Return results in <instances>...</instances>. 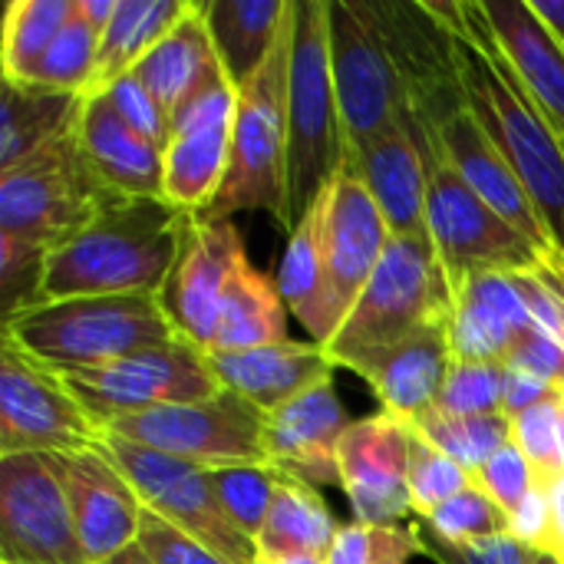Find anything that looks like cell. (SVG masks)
<instances>
[{
	"mask_svg": "<svg viewBox=\"0 0 564 564\" xmlns=\"http://www.w3.org/2000/svg\"><path fill=\"white\" fill-rule=\"evenodd\" d=\"M430 7L449 33L466 106L519 175L555 248L564 251V135L509 63L479 0Z\"/></svg>",
	"mask_w": 564,
	"mask_h": 564,
	"instance_id": "1",
	"label": "cell"
},
{
	"mask_svg": "<svg viewBox=\"0 0 564 564\" xmlns=\"http://www.w3.org/2000/svg\"><path fill=\"white\" fill-rule=\"evenodd\" d=\"M185 212L165 198L116 195L79 235L46 251L40 304L69 297L155 294L165 288Z\"/></svg>",
	"mask_w": 564,
	"mask_h": 564,
	"instance_id": "2",
	"label": "cell"
},
{
	"mask_svg": "<svg viewBox=\"0 0 564 564\" xmlns=\"http://www.w3.org/2000/svg\"><path fill=\"white\" fill-rule=\"evenodd\" d=\"M347 159V135L330 73V0H294L288 86V165L278 225L291 231Z\"/></svg>",
	"mask_w": 564,
	"mask_h": 564,
	"instance_id": "3",
	"label": "cell"
},
{
	"mask_svg": "<svg viewBox=\"0 0 564 564\" xmlns=\"http://www.w3.org/2000/svg\"><path fill=\"white\" fill-rule=\"evenodd\" d=\"M3 340L46 370L102 367L178 340L155 294L43 301L3 321Z\"/></svg>",
	"mask_w": 564,
	"mask_h": 564,
	"instance_id": "4",
	"label": "cell"
},
{
	"mask_svg": "<svg viewBox=\"0 0 564 564\" xmlns=\"http://www.w3.org/2000/svg\"><path fill=\"white\" fill-rule=\"evenodd\" d=\"M294 56V0L281 36L261 69L238 89L231 116V159L215 205L202 215L231 218L235 212L284 208V165H288V86Z\"/></svg>",
	"mask_w": 564,
	"mask_h": 564,
	"instance_id": "5",
	"label": "cell"
},
{
	"mask_svg": "<svg viewBox=\"0 0 564 564\" xmlns=\"http://www.w3.org/2000/svg\"><path fill=\"white\" fill-rule=\"evenodd\" d=\"M406 126L420 145L426 165V218L433 248L456 288L463 278L476 271H532L539 268L542 254L532 248L525 235H519L496 208L466 185V178L449 165L443 155L433 126L416 112L406 109Z\"/></svg>",
	"mask_w": 564,
	"mask_h": 564,
	"instance_id": "6",
	"label": "cell"
},
{
	"mask_svg": "<svg viewBox=\"0 0 564 564\" xmlns=\"http://www.w3.org/2000/svg\"><path fill=\"white\" fill-rule=\"evenodd\" d=\"M112 198L116 192L89 169L79 135L69 129L0 172V235L53 251L79 235Z\"/></svg>",
	"mask_w": 564,
	"mask_h": 564,
	"instance_id": "7",
	"label": "cell"
},
{
	"mask_svg": "<svg viewBox=\"0 0 564 564\" xmlns=\"http://www.w3.org/2000/svg\"><path fill=\"white\" fill-rule=\"evenodd\" d=\"M453 284L430 238H393L360 291L337 337L324 347L330 360L397 344L423 327L453 321Z\"/></svg>",
	"mask_w": 564,
	"mask_h": 564,
	"instance_id": "8",
	"label": "cell"
},
{
	"mask_svg": "<svg viewBox=\"0 0 564 564\" xmlns=\"http://www.w3.org/2000/svg\"><path fill=\"white\" fill-rule=\"evenodd\" d=\"M73 400L89 413L96 426H109L122 416H135L155 406L198 403L221 393L208 354L188 340H172L102 367L53 370Z\"/></svg>",
	"mask_w": 564,
	"mask_h": 564,
	"instance_id": "9",
	"label": "cell"
},
{
	"mask_svg": "<svg viewBox=\"0 0 564 564\" xmlns=\"http://www.w3.org/2000/svg\"><path fill=\"white\" fill-rule=\"evenodd\" d=\"M116 469L126 476V482L135 489L142 509L165 519L172 529L185 532L188 539L202 542L208 552L228 564H254L258 549L254 542L225 516V509L215 499V489L208 482V469L135 446L129 440H119L102 430V440L96 443Z\"/></svg>",
	"mask_w": 564,
	"mask_h": 564,
	"instance_id": "10",
	"label": "cell"
},
{
	"mask_svg": "<svg viewBox=\"0 0 564 564\" xmlns=\"http://www.w3.org/2000/svg\"><path fill=\"white\" fill-rule=\"evenodd\" d=\"M330 73L347 149L403 122L410 96L367 0H330Z\"/></svg>",
	"mask_w": 564,
	"mask_h": 564,
	"instance_id": "11",
	"label": "cell"
},
{
	"mask_svg": "<svg viewBox=\"0 0 564 564\" xmlns=\"http://www.w3.org/2000/svg\"><path fill=\"white\" fill-rule=\"evenodd\" d=\"M102 430L135 446L195 463L202 469L268 463L264 413L228 390L198 403H172L122 416Z\"/></svg>",
	"mask_w": 564,
	"mask_h": 564,
	"instance_id": "12",
	"label": "cell"
},
{
	"mask_svg": "<svg viewBox=\"0 0 564 564\" xmlns=\"http://www.w3.org/2000/svg\"><path fill=\"white\" fill-rule=\"evenodd\" d=\"M102 440V426L73 400L63 380L23 357L13 344L0 347V456L83 453Z\"/></svg>",
	"mask_w": 564,
	"mask_h": 564,
	"instance_id": "13",
	"label": "cell"
},
{
	"mask_svg": "<svg viewBox=\"0 0 564 564\" xmlns=\"http://www.w3.org/2000/svg\"><path fill=\"white\" fill-rule=\"evenodd\" d=\"M0 564H89L53 456H0Z\"/></svg>",
	"mask_w": 564,
	"mask_h": 564,
	"instance_id": "14",
	"label": "cell"
},
{
	"mask_svg": "<svg viewBox=\"0 0 564 564\" xmlns=\"http://www.w3.org/2000/svg\"><path fill=\"white\" fill-rule=\"evenodd\" d=\"M245 254V241L231 218L185 215L178 258L159 291V304L175 334L205 354L215 347L221 301Z\"/></svg>",
	"mask_w": 564,
	"mask_h": 564,
	"instance_id": "15",
	"label": "cell"
},
{
	"mask_svg": "<svg viewBox=\"0 0 564 564\" xmlns=\"http://www.w3.org/2000/svg\"><path fill=\"white\" fill-rule=\"evenodd\" d=\"M238 89L221 83L172 116V135L162 149V198L185 215L215 205L231 159V116Z\"/></svg>",
	"mask_w": 564,
	"mask_h": 564,
	"instance_id": "16",
	"label": "cell"
},
{
	"mask_svg": "<svg viewBox=\"0 0 564 564\" xmlns=\"http://www.w3.org/2000/svg\"><path fill=\"white\" fill-rule=\"evenodd\" d=\"M410 423L373 413L354 420L340 443V492L354 522L400 525L413 512L410 496Z\"/></svg>",
	"mask_w": 564,
	"mask_h": 564,
	"instance_id": "17",
	"label": "cell"
},
{
	"mask_svg": "<svg viewBox=\"0 0 564 564\" xmlns=\"http://www.w3.org/2000/svg\"><path fill=\"white\" fill-rule=\"evenodd\" d=\"M390 241V228L367 192L360 172L354 169L350 155L337 169L330 182V205H327V297H330V327L334 337L347 314L354 311L360 291L373 278L383 251Z\"/></svg>",
	"mask_w": 564,
	"mask_h": 564,
	"instance_id": "18",
	"label": "cell"
},
{
	"mask_svg": "<svg viewBox=\"0 0 564 564\" xmlns=\"http://www.w3.org/2000/svg\"><path fill=\"white\" fill-rule=\"evenodd\" d=\"M423 119L433 126V135H436L443 155L466 178V185L473 192H479L496 208V215H502L519 235H525L532 241V248L545 258L555 248V241H552L535 202L522 188L519 175L502 159L499 145L489 139V132L482 129L476 112L466 106V96L459 102L440 109L436 116H423Z\"/></svg>",
	"mask_w": 564,
	"mask_h": 564,
	"instance_id": "19",
	"label": "cell"
},
{
	"mask_svg": "<svg viewBox=\"0 0 564 564\" xmlns=\"http://www.w3.org/2000/svg\"><path fill=\"white\" fill-rule=\"evenodd\" d=\"M53 466L89 564L109 562L112 555L139 542L145 509L102 449L93 446L83 453H56Z\"/></svg>",
	"mask_w": 564,
	"mask_h": 564,
	"instance_id": "20",
	"label": "cell"
},
{
	"mask_svg": "<svg viewBox=\"0 0 564 564\" xmlns=\"http://www.w3.org/2000/svg\"><path fill=\"white\" fill-rule=\"evenodd\" d=\"M350 423L334 377L321 380L288 406L264 413V456L288 476L340 489V443Z\"/></svg>",
	"mask_w": 564,
	"mask_h": 564,
	"instance_id": "21",
	"label": "cell"
},
{
	"mask_svg": "<svg viewBox=\"0 0 564 564\" xmlns=\"http://www.w3.org/2000/svg\"><path fill=\"white\" fill-rule=\"evenodd\" d=\"M449 324L423 327L397 344L360 350L337 360V370H354L370 383L383 413L413 423L436 406L443 380L453 367Z\"/></svg>",
	"mask_w": 564,
	"mask_h": 564,
	"instance_id": "22",
	"label": "cell"
},
{
	"mask_svg": "<svg viewBox=\"0 0 564 564\" xmlns=\"http://www.w3.org/2000/svg\"><path fill=\"white\" fill-rule=\"evenodd\" d=\"M208 367L221 390L238 393L261 413H274L337 373V364L321 344L281 340L258 350L208 354Z\"/></svg>",
	"mask_w": 564,
	"mask_h": 564,
	"instance_id": "23",
	"label": "cell"
},
{
	"mask_svg": "<svg viewBox=\"0 0 564 564\" xmlns=\"http://www.w3.org/2000/svg\"><path fill=\"white\" fill-rule=\"evenodd\" d=\"M354 169L360 172L367 192L373 195L393 238H430L426 218V165L420 145L406 126L387 129L380 139L347 149ZM433 241V238H430Z\"/></svg>",
	"mask_w": 564,
	"mask_h": 564,
	"instance_id": "24",
	"label": "cell"
},
{
	"mask_svg": "<svg viewBox=\"0 0 564 564\" xmlns=\"http://www.w3.org/2000/svg\"><path fill=\"white\" fill-rule=\"evenodd\" d=\"M449 344L456 360H489L506 364L519 337L535 324L525 311L512 274L506 271H476L456 288Z\"/></svg>",
	"mask_w": 564,
	"mask_h": 564,
	"instance_id": "25",
	"label": "cell"
},
{
	"mask_svg": "<svg viewBox=\"0 0 564 564\" xmlns=\"http://www.w3.org/2000/svg\"><path fill=\"white\" fill-rule=\"evenodd\" d=\"M76 135L89 169L109 192L126 198H162V149L139 135L106 93L83 99Z\"/></svg>",
	"mask_w": 564,
	"mask_h": 564,
	"instance_id": "26",
	"label": "cell"
},
{
	"mask_svg": "<svg viewBox=\"0 0 564 564\" xmlns=\"http://www.w3.org/2000/svg\"><path fill=\"white\" fill-rule=\"evenodd\" d=\"M132 76L142 79V86L162 102L169 116L182 112L202 93L221 83H231L215 50L208 20H205V0H195L188 17H182L149 50V56L132 69Z\"/></svg>",
	"mask_w": 564,
	"mask_h": 564,
	"instance_id": "27",
	"label": "cell"
},
{
	"mask_svg": "<svg viewBox=\"0 0 564 564\" xmlns=\"http://www.w3.org/2000/svg\"><path fill=\"white\" fill-rule=\"evenodd\" d=\"M499 46L564 135V46L529 0H479Z\"/></svg>",
	"mask_w": 564,
	"mask_h": 564,
	"instance_id": "28",
	"label": "cell"
},
{
	"mask_svg": "<svg viewBox=\"0 0 564 564\" xmlns=\"http://www.w3.org/2000/svg\"><path fill=\"white\" fill-rule=\"evenodd\" d=\"M327 205H330V185L307 208V215L288 231V248L274 278L284 304L311 334V344H321V347L334 340L330 297H327V251H324Z\"/></svg>",
	"mask_w": 564,
	"mask_h": 564,
	"instance_id": "29",
	"label": "cell"
},
{
	"mask_svg": "<svg viewBox=\"0 0 564 564\" xmlns=\"http://www.w3.org/2000/svg\"><path fill=\"white\" fill-rule=\"evenodd\" d=\"M337 532L340 525L330 506L321 499L317 486L281 473L274 502L254 539V549L258 558H304V555L327 558Z\"/></svg>",
	"mask_w": 564,
	"mask_h": 564,
	"instance_id": "30",
	"label": "cell"
},
{
	"mask_svg": "<svg viewBox=\"0 0 564 564\" xmlns=\"http://www.w3.org/2000/svg\"><path fill=\"white\" fill-rule=\"evenodd\" d=\"M291 0H205V20L235 89H241L274 50Z\"/></svg>",
	"mask_w": 564,
	"mask_h": 564,
	"instance_id": "31",
	"label": "cell"
},
{
	"mask_svg": "<svg viewBox=\"0 0 564 564\" xmlns=\"http://www.w3.org/2000/svg\"><path fill=\"white\" fill-rule=\"evenodd\" d=\"M0 86V172L76 129L86 96L13 79H3Z\"/></svg>",
	"mask_w": 564,
	"mask_h": 564,
	"instance_id": "32",
	"label": "cell"
},
{
	"mask_svg": "<svg viewBox=\"0 0 564 564\" xmlns=\"http://www.w3.org/2000/svg\"><path fill=\"white\" fill-rule=\"evenodd\" d=\"M284 297L278 291V281L261 274L248 254L231 274V284L221 301L218 334L212 354H238V350H258L288 340V314Z\"/></svg>",
	"mask_w": 564,
	"mask_h": 564,
	"instance_id": "33",
	"label": "cell"
},
{
	"mask_svg": "<svg viewBox=\"0 0 564 564\" xmlns=\"http://www.w3.org/2000/svg\"><path fill=\"white\" fill-rule=\"evenodd\" d=\"M192 7L195 0H119L109 26L99 36L96 76H93L89 96L106 93L112 83L129 76L149 56V50L182 17H188Z\"/></svg>",
	"mask_w": 564,
	"mask_h": 564,
	"instance_id": "34",
	"label": "cell"
},
{
	"mask_svg": "<svg viewBox=\"0 0 564 564\" xmlns=\"http://www.w3.org/2000/svg\"><path fill=\"white\" fill-rule=\"evenodd\" d=\"M76 0H10L3 10L0 79L26 83L59 30L69 23Z\"/></svg>",
	"mask_w": 564,
	"mask_h": 564,
	"instance_id": "35",
	"label": "cell"
},
{
	"mask_svg": "<svg viewBox=\"0 0 564 564\" xmlns=\"http://www.w3.org/2000/svg\"><path fill=\"white\" fill-rule=\"evenodd\" d=\"M423 440H430L440 453L459 463L473 479L479 469L512 443V416L489 413V416H453L443 410H426L410 423Z\"/></svg>",
	"mask_w": 564,
	"mask_h": 564,
	"instance_id": "36",
	"label": "cell"
},
{
	"mask_svg": "<svg viewBox=\"0 0 564 564\" xmlns=\"http://www.w3.org/2000/svg\"><path fill=\"white\" fill-rule=\"evenodd\" d=\"M96 53H99V33L73 10L69 23L59 30V36L43 53V59L36 63L26 83L89 96L93 76H96Z\"/></svg>",
	"mask_w": 564,
	"mask_h": 564,
	"instance_id": "37",
	"label": "cell"
},
{
	"mask_svg": "<svg viewBox=\"0 0 564 564\" xmlns=\"http://www.w3.org/2000/svg\"><path fill=\"white\" fill-rule=\"evenodd\" d=\"M278 476H281V469H274L271 463L208 469V482L215 489L218 506L251 542L258 539V532L268 519V509H271L274 489H278Z\"/></svg>",
	"mask_w": 564,
	"mask_h": 564,
	"instance_id": "38",
	"label": "cell"
},
{
	"mask_svg": "<svg viewBox=\"0 0 564 564\" xmlns=\"http://www.w3.org/2000/svg\"><path fill=\"white\" fill-rule=\"evenodd\" d=\"M416 555H423L416 525L347 522L327 552V564H410Z\"/></svg>",
	"mask_w": 564,
	"mask_h": 564,
	"instance_id": "39",
	"label": "cell"
},
{
	"mask_svg": "<svg viewBox=\"0 0 564 564\" xmlns=\"http://www.w3.org/2000/svg\"><path fill=\"white\" fill-rule=\"evenodd\" d=\"M558 403H562V397L512 416V443L529 459V466L535 473V482L542 489H555L564 479V443Z\"/></svg>",
	"mask_w": 564,
	"mask_h": 564,
	"instance_id": "40",
	"label": "cell"
},
{
	"mask_svg": "<svg viewBox=\"0 0 564 564\" xmlns=\"http://www.w3.org/2000/svg\"><path fill=\"white\" fill-rule=\"evenodd\" d=\"M506 393V364L489 360H453L436 410L453 416H489L502 410Z\"/></svg>",
	"mask_w": 564,
	"mask_h": 564,
	"instance_id": "41",
	"label": "cell"
},
{
	"mask_svg": "<svg viewBox=\"0 0 564 564\" xmlns=\"http://www.w3.org/2000/svg\"><path fill=\"white\" fill-rule=\"evenodd\" d=\"M476 479L459 463H453L446 453H440L430 440H423L413 430V436H410V496H413V512L420 519L433 516L440 506H446L453 496H459Z\"/></svg>",
	"mask_w": 564,
	"mask_h": 564,
	"instance_id": "42",
	"label": "cell"
},
{
	"mask_svg": "<svg viewBox=\"0 0 564 564\" xmlns=\"http://www.w3.org/2000/svg\"><path fill=\"white\" fill-rule=\"evenodd\" d=\"M420 522L440 539L456 542V545L509 532V516L489 499V492L479 482H473L469 489H463L459 496H453L446 506H440L433 516Z\"/></svg>",
	"mask_w": 564,
	"mask_h": 564,
	"instance_id": "43",
	"label": "cell"
},
{
	"mask_svg": "<svg viewBox=\"0 0 564 564\" xmlns=\"http://www.w3.org/2000/svg\"><path fill=\"white\" fill-rule=\"evenodd\" d=\"M416 529H420L423 555L436 564H545V558H549V555L529 549L525 542H519L512 532L456 545V542H446L436 532H430L423 522Z\"/></svg>",
	"mask_w": 564,
	"mask_h": 564,
	"instance_id": "44",
	"label": "cell"
},
{
	"mask_svg": "<svg viewBox=\"0 0 564 564\" xmlns=\"http://www.w3.org/2000/svg\"><path fill=\"white\" fill-rule=\"evenodd\" d=\"M43 261H46L43 248L23 245L10 235H0V301H3L0 314H3V321L40 304Z\"/></svg>",
	"mask_w": 564,
	"mask_h": 564,
	"instance_id": "45",
	"label": "cell"
},
{
	"mask_svg": "<svg viewBox=\"0 0 564 564\" xmlns=\"http://www.w3.org/2000/svg\"><path fill=\"white\" fill-rule=\"evenodd\" d=\"M106 96H109V102L116 106V112L139 132V135H145L152 145H159V149H165L169 145V135H172V116L162 109V102L142 86V79L139 76H122L119 83H112L109 89H106Z\"/></svg>",
	"mask_w": 564,
	"mask_h": 564,
	"instance_id": "46",
	"label": "cell"
},
{
	"mask_svg": "<svg viewBox=\"0 0 564 564\" xmlns=\"http://www.w3.org/2000/svg\"><path fill=\"white\" fill-rule=\"evenodd\" d=\"M476 482L489 492V499H492L506 516H512V512L522 506V499L539 486V482H535V473H532V466H529V459L522 456V449H519L516 443H509L506 449H499V453L479 469Z\"/></svg>",
	"mask_w": 564,
	"mask_h": 564,
	"instance_id": "47",
	"label": "cell"
},
{
	"mask_svg": "<svg viewBox=\"0 0 564 564\" xmlns=\"http://www.w3.org/2000/svg\"><path fill=\"white\" fill-rule=\"evenodd\" d=\"M139 545L145 549V555L155 564H228L225 558H218L215 552H208L202 542H195L185 532L172 529L165 519H159L149 509L142 512Z\"/></svg>",
	"mask_w": 564,
	"mask_h": 564,
	"instance_id": "48",
	"label": "cell"
},
{
	"mask_svg": "<svg viewBox=\"0 0 564 564\" xmlns=\"http://www.w3.org/2000/svg\"><path fill=\"white\" fill-rule=\"evenodd\" d=\"M506 364H516V367L549 380L552 387H558L564 393V340H558L549 330H542L539 324H532L519 337V344H516V350H512V357Z\"/></svg>",
	"mask_w": 564,
	"mask_h": 564,
	"instance_id": "49",
	"label": "cell"
},
{
	"mask_svg": "<svg viewBox=\"0 0 564 564\" xmlns=\"http://www.w3.org/2000/svg\"><path fill=\"white\" fill-rule=\"evenodd\" d=\"M509 532L525 542L529 549L552 555V542H555V519H552V492L535 486L522 506L509 516Z\"/></svg>",
	"mask_w": 564,
	"mask_h": 564,
	"instance_id": "50",
	"label": "cell"
},
{
	"mask_svg": "<svg viewBox=\"0 0 564 564\" xmlns=\"http://www.w3.org/2000/svg\"><path fill=\"white\" fill-rule=\"evenodd\" d=\"M562 390L552 387L549 380L516 367V364H506V393H502V410L506 416H519L532 406H542L549 400H558Z\"/></svg>",
	"mask_w": 564,
	"mask_h": 564,
	"instance_id": "51",
	"label": "cell"
},
{
	"mask_svg": "<svg viewBox=\"0 0 564 564\" xmlns=\"http://www.w3.org/2000/svg\"><path fill=\"white\" fill-rule=\"evenodd\" d=\"M116 3L119 0H76V13L102 36V30L109 26V20L116 13Z\"/></svg>",
	"mask_w": 564,
	"mask_h": 564,
	"instance_id": "52",
	"label": "cell"
},
{
	"mask_svg": "<svg viewBox=\"0 0 564 564\" xmlns=\"http://www.w3.org/2000/svg\"><path fill=\"white\" fill-rule=\"evenodd\" d=\"M552 492V519H555V542H552V555L549 558H555V562H564V479L555 486V489H549Z\"/></svg>",
	"mask_w": 564,
	"mask_h": 564,
	"instance_id": "53",
	"label": "cell"
},
{
	"mask_svg": "<svg viewBox=\"0 0 564 564\" xmlns=\"http://www.w3.org/2000/svg\"><path fill=\"white\" fill-rule=\"evenodd\" d=\"M532 10L545 20V26L562 40L564 46V0H529Z\"/></svg>",
	"mask_w": 564,
	"mask_h": 564,
	"instance_id": "54",
	"label": "cell"
},
{
	"mask_svg": "<svg viewBox=\"0 0 564 564\" xmlns=\"http://www.w3.org/2000/svg\"><path fill=\"white\" fill-rule=\"evenodd\" d=\"M535 271L549 281V288H555V291L564 297V251L552 248V251L539 261V268H535Z\"/></svg>",
	"mask_w": 564,
	"mask_h": 564,
	"instance_id": "55",
	"label": "cell"
},
{
	"mask_svg": "<svg viewBox=\"0 0 564 564\" xmlns=\"http://www.w3.org/2000/svg\"><path fill=\"white\" fill-rule=\"evenodd\" d=\"M102 564H155L149 555H145V549L135 542V545H129V549H122L119 555H112L109 562H102Z\"/></svg>",
	"mask_w": 564,
	"mask_h": 564,
	"instance_id": "56",
	"label": "cell"
},
{
	"mask_svg": "<svg viewBox=\"0 0 564 564\" xmlns=\"http://www.w3.org/2000/svg\"><path fill=\"white\" fill-rule=\"evenodd\" d=\"M254 564H327L321 555H304V558H258Z\"/></svg>",
	"mask_w": 564,
	"mask_h": 564,
	"instance_id": "57",
	"label": "cell"
},
{
	"mask_svg": "<svg viewBox=\"0 0 564 564\" xmlns=\"http://www.w3.org/2000/svg\"><path fill=\"white\" fill-rule=\"evenodd\" d=\"M558 413H562V443H564V393H562V403H558Z\"/></svg>",
	"mask_w": 564,
	"mask_h": 564,
	"instance_id": "58",
	"label": "cell"
},
{
	"mask_svg": "<svg viewBox=\"0 0 564 564\" xmlns=\"http://www.w3.org/2000/svg\"><path fill=\"white\" fill-rule=\"evenodd\" d=\"M545 564H558V562H555V558H545Z\"/></svg>",
	"mask_w": 564,
	"mask_h": 564,
	"instance_id": "59",
	"label": "cell"
}]
</instances>
